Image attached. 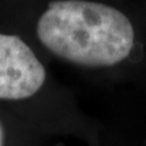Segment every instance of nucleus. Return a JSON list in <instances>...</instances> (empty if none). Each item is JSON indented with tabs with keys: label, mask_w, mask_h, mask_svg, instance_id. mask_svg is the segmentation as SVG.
<instances>
[{
	"label": "nucleus",
	"mask_w": 146,
	"mask_h": 146,
	"mask_svg": "<svg viewBox=\"0 0 146 146\" xmlns=\"http://www.w3.org/2000/svg\"><path fill=\"white\" fill-rule=\"evenodd\" d=\"M36 34L45 48L85 67H108L129 56L134 28L119 10L93 1H54L40 16Z\"/></svg>",
	"instance_id": "obj_1"
},
{
	"label": "nucleus",
	"mask_w": 146,
	"mask_h": 146,
	"mask_svg": "<svg viewBox=\"0 0 146 146\" xmlns=\"http://www.w3.org/2000/svg\"><path fill=\"white\" fill-rule=\"evenodd\" d=\"M46 72L18 35L0 33V99H28L43 86Z\"/></svg>",
	"instance_id": "obj_2"
},
{
	"label": "nucleus",
	"mask_w": 146,
	"mask_h": 146,
	"mask_svg": "<svg viewBox=\"0 0 146 146\" xmlns=\"http://www.w3.org/2000/svg\"><path fill=\"white\" fill-rule=\"evenodd\" d=\"M0 146H4V128L0 123Z\"/></svg>",
	"instance_id": "obj_3"
}]
</instances>
